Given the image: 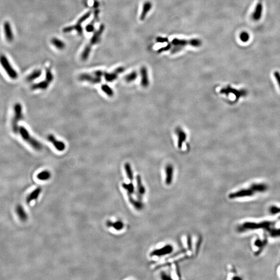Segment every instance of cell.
Instances as JSON below:
<instances>
[{
  "label": "cell",
  "mask_w": 280,
  "mask_h": 280,
  "mask_svg": "<svg viewBox=\"0 0 280 280\" xmlns=\"http://www.w3.org/2000/svg\"><path fill=\"white\" fill-rule=\"evenodd\" d=\"M171 44L173 46L171 48V53L172 54H174L181 51L185 46L188 45L195 47H200L202 45V41L198 38L186 40L175 38L172 40Z\"/></svg>",
  "instance_id": "6da1fadb"
},
{
  "label": "cell",
  "mask_w": 280,
  "mask_h": 280,
  "mask_svg": "<svg viewBox=\"0 0 280 280\" xmlns=\"http://www.w3.org/2000/svg\"><path fill=\"white\" fill-rule=\"evenodd\" d=\"M19 133L22 139L28 143L35 150H40L43 148L42 144L32 137L28 130L23 126H20L19 128Z\"/></svg>",
  "instance_id": "7a4b0ae2"
},
{
  "label": "cell",
  "mask_w": 280,
  "mask_h": 280,
  "mask_svg": "<svg viewBox=\"0 0 280 280\" xmlns=\"http://www.w3.org/2000/svg\"><path fill=\"white\" fill-rule=\"evenodd\" d=\"M23 119L22 107L19 103H17L14 106V116L12 121V126L13 132L17 133L19 132V127L18 122Z\"/></svg>",
  "instance_id": "3957f363"
},
{
  "label": "cell",
  "mask_w": 280,
  "mask_h": 280,
  "mask_svg": "<svg viewBox=\"0 0 280 280\" xmlns=\"http://www.w3.org/2000/svg\"><path fill=\"white\" fill-rule=\"evenodd\" d=\"M0 63L11 79L16 80L18 78V75L16 71L12 66L7 58L4 55H2L0 56Z\"/></svg>",
  "instance_id": "277c9868"
},
{
  "label": "cell",
  "mask_w": 280,
  "mask_h": 280,
  "mask_svg": "<svg viewBox=\"0 0 280 280\" xmlns=\"http://www.w3.org/2000/svg\"><path fill=\"white\" fill-rule=\"evenodd\" d=\"M53 80V75L51 72V70L50 68H46L45 80L42 81L41 82L33 84L31 86V89L32 90H46L48 88L50 83L52 82Z\"/></svg>",
  "instance_id": "5b68a950"
},
{
  "label": "cell",
  "mask_w": 280,
  "mask_h": 280,
  "mask_svg": "<svg viewBox=\"0 0 280 280\" xmlns=\"http://www.w3.org/2000/svg\"><path fill=\"white\" fill-rule=\"evenodd\" d=\"M91 13L90 12H89L87 13L86 14H84L81 18H80L78 19L76 24L72 26L66 27L65 28L63 29V32L65 33H67V32H71L72 30H75L76 31H77V32L79 34H82V29L81 24H82L83 22H84L86 19H87V18H88L90 17V16L91 15Z\"/></svg>",
  "instance_id": "8992f818"
},
{
  "label": "cell",
  "mask_w": 280,
  "mask_h": 280,
  "mask_svg": "<svg viewBox=\"0 0 280 280\" xmlns=\"http://www.w3.org/2000/svg\"><path fill=\"white\" fill-rule=\"evenodd\" d=\"M125 70V67H119L116 68L115 70L111 72V73H107V72H104L103 76L104 77V78L105 81L107 82H113L115 81L118 78V76L119 74L123 73Z\"/></svg>",
  "instance_id": "52a82bcc"
},
{
  "label": "cell",
  "mask_w": 280,
  "mask_h": 280,
  "mask_svg": "<svg viewBox=\"0 0 280 280\" xmlns=\"http://www.w3.org/2000/svg\"><path fill=\"white\" fill-rule=\"evenodd\" d=\"M173 247L172 245L170 244L166 245L165 247L162 248H158V249L153 250L150 253V256L161 257V256H165V255H168V254L171 253L173 251Z\"/></svg>",
  "instance_id": "ba28073f"
},
{
  "label": "cell",
  "mask_w": 280,
  "mask_h": 280,
  "mask_svg": "<svg viewBox=\"0 0 280 280\" xmlns=\"http://www.w3.org/2000/svg\"><path fill=\"white\" fill-rule=\"evenodd\" d=\"M78 79L81 81H86L91 83H99L101 82V78L95 76L94 74L82 73L80 75Z\"/></svg>",
  "instance_id": "9c48e42d"
},
{
  "label": "cell",
  "mask_w": 280,
  "mask_h": 280,
  "mask_svg": "<svg viewBox=\"0 0 280 280\" xmlns=\"http://www.w3.org/2000/svg\"><path fill=\"white\" fill-rule=\"evenodd\" d=\"M47 140L50 142L55 148L59 151H62L66 149V144L64 142L61 141H59L56 139L53 134H50L47 136Z\"/></svg>",
  "instance_id": "30bf717a"
},
{
  "label": "cell",
  "mask_w": 280,
  "mask_h": 280,
  "mask_svg": "<svg viewBox=\"0 0 280 280\" xmlns=\"http://www.w3.org/2000/svg\"><path fill=\"white\" fill-rule=\"evenodd\" d=\"M136 184H137V193L136 196L139 200H142V196L145 193V188L142 182L141 177L140 175L136 176Z\"/></svg>",
  "instance_id": "8fae6325"
},
{
  "label": "cell",
  "mask_w": 280,
  "mask_h": 280,
  "mask_svg": "<svg viewBox=\"0 0 280 280\" xmlns=\"http://www.w3.org/2000/svg\"><path fill=\"white\" fill-rule=\"evenodd\" d=\"M174 168L172 165H166L165 167V182L167 185H170L173 180Z\"/></svg>",
  "instance_id": "7c38bea8"
},
{
  "label": "cell",
  "mask_w": 280,
  "mask_h": 280,
  "mask_svg": "<svg viewBox=\"0 0 280 280\" xmlns=\"http://www.w3.org/2000/svg\"><path fill=\"white\" fill-rule=\"evenodd\" d=\"M141 76V83L143 87L147 88L149 85L148 70L145 66H142L140 70Z\"/></svg>",
  "instance_id": "4fadbf2b"
},
{
  "label": "cell",
  "mask_w": 280,
  "mask_h": 280,
  "mask_svg": "<svg viewBox=\"0 0 280 280\" xmlns=\"http://www.w3.org/2000/svg\"><path fill=\"white\" fill-rule=\"evenodd\" d=\"M4 31L6 40L11 42L14 39V35L11 24L8 21H5L4 24Z\"/></svg>",
  "instance_id": "5bb4252c"
},
{
  "label": "cell",
  "mask_w": 280,
  "mask_h": 280,
  "mask_svg": "<svg viewBox=\"0 0 280 280\" xmlns=\"http://www.w3.org/2000/svg\"><path fill=\"white\" fill-rule=\"evenodd\" d=\"M104 30V26L103 25H101L99 28L98 30L95 32L93 36L90 39V43L89 45L91 47V46H93L95 44H97L100 40L101 36L103 32V31Z\"/></svg>",
  "instance_id": "9a60e30c"
},
{
  "label": "cell",
  "mask_w": 280,
  "mask_h": 280,
  "mask_svg": "<svg viewBox=\"0 0 280 280\" xmlns=\"http://www.w3.org/2000/svg\"><path fill=\"white\" fill-rule=\"evenodd\" d=\"M175 133L178 136V148L181 149L183 146L184 142H185L187 138V134L181 128L177 127L175 129Z\"/></svg>",
  "instance_id": "2e32d148"
},
{
  "label": "cell",
  "mask_w": 280,
  "mask_h": 280,
  "mask_svg": "<svg viewBox=\"0 0 280 280\" xmlns=\"http://www.w3.org/2000/svg\"><path fill=\"white\" fill-rule=\"evenodd\" d=\"M16 212L19 219L22 222L27 220L28 216L23 207L21 205H18L16 208Z\"/></svg>",
  "instance_id": "e0dca14e"
},
{
  "label": "cell",
  "mask_w": 280,
  "mask_h": 280,
  "mask_svg": "<svg viewBox=\"0 0 280 280\" xmlns=\"http://www.w3.org/2000/svg\"><path fill=\"white\" fill-rule=\"evenodd\" d=\"M151 8H152V4L150 2L146 1L144 3V4L143 5L142 11V13L141 14L140 17V19L141 21L144 20L148 14Z\"/></svg>",
  "instance_id": "ac0fdd59"
},
{
  "label": "cell",
  "mask_w": 280,
  "mask_h": 280,
  "mask_svg": "<svg viewBox=\"0 0 280 280\" xmlns=\"http://www.w3.org/2000/svg\"><path fill=\"white\" fill-rule=\"evenodd\" d=\"M41 191H42V189L41 187H38L36 188L35 190H34L33 191L31 192L26 198L27 203L29 204L32 201H33V200H36L40 195Z\"/></svg>",
  "instance_id": "d6986e66"
},
{
  "label": "cell",
  "mask_w": 280,
  "mask_h": 280,
  "mask_svg": "<svg viewBox=\"0 0 280 280\" xmlns=\"http://www.w3.org/2000/svg\"><path fill=\"white\" fill-rule=\"evenodd\" d=\"M106 226L109 228H113L117 231H120L124 228V224L120 220L113 222L111 220H107L106 223Z\"/></svg>",
  "instance_id": "ffe728a7"
},
{
  "label": "cell",
  "mask_w": 280,
  "mask_h": 280,
  "mask_svg": "<svg viewBox=\"0 0 280 280\" xmlns=\"http://www.w3.org/2000/svg\"><path fill=\"white\" fill-rule=\"evenodd\" d=\"M130 203L137 210H141L144 208V204L140 200H135L132 197V194H127Z\"/></svg>",
  "instance_id": "44dd1931"
},
{
  "label": "cell",
  "mask_w": 280,
  "mask_h": 280,
  "mask_svg": "<svg viewBox=\"0 0 280 280\" xmlns=\"http://www.w3.org/2000/svg\"><path fill=\"white\" fill-rule=\"evenodd\" d=\"M263 5L260 2L257 4L253 14V18L255 21H258L261 19L263 14Z\"/></svg>",
  "instance_id": "7402d4cb"
},
{
  "label": "cell",
  "mask_w": 280,
  "mask_h": 280,
  "mask_svg": "<svg viewBox=\"0 0 280 280\" xmlns=\"http://www.w3.org/2000/svg\"><path fill=\"white\" fill-rule=\"evenodd\" d=\"M51 43L58 50H63L66 47L65 43L62 40L56 37L52 38Z\"/></svg>",
  "instance_id": "603a6c76"
},
{
  "label": "cell",
  "mask_w": 280,
  "mask_h": 280,
  "mask_svg": "<svg viewBox=\"0 0 280 280\" xmlns=\"http://www.w3.org/2000/svg\"><path fill=\"white\" fill-rule=\"evenodd\" d=\"M42 74V71L40 69L35 70L33 71L30 75L27 77V81L29 82H31L33 81L38 78Z\"/></svg>",
  "instance_id": "cb8c5ba5"
},
{
  "label": "cell",
  "mask_w": 280,
  "mask_h": 280,
  "mask_svg": "<svg viewBox=\"0 0 280 280\" xmlns=\"http://www.w3.org/2000/svg\"><path fill=\"white\" fill-rule=\"evenodd\" d=\"M51 178V173L48 170H44L37 175V178L41 181H45L48 180Z\"/></svg>",
  "instance_id": "d4e9b609"
},
{
  "label": "cell",
  "mask_w": 280,
  "mask_h": 280,
  "mask_svg": "<svg viewBox=\"0 0 280 280\" xmlns=\"http://www.w3.org/2000/svg\"><path fill=\"white\" fill-rule=\"evenodd\" d=\"M101 89L103 92H104L109 97H113L114 95L113 90L107 84H103L101 86Z\"/></svg>",
  "instance_id": "484cf974"
},
{
  "label": "cell",
  "mask_w": 280,
  "mask_h": 280,
  "mask_svg": "<svg viewBox=\"0 0 280 280\" xmlns=\"http://www.w3.org/2000/svg\"><path fill=\"white\" fill-rule=\"evenodd\" d=\"M125 170L127 178H128V179L130 181H132L133 180V173L131 166L130 165L129 163H127L125 164Z\"/></svg>",
  "instance_id": "4316f807"
},
{
  "label": "cell",
  "mask_w": 280,
  "mask_h": 280,
  "mask_svg": "<svg viewBox=\"0 0 280 280\" xmlns=\"http://www.w3.org/2000/svg\"><path fill=\"white\" fill-rule=\"evenodd\" d=\"M138 74L137 72L133 71L130 73L125 76V81L127 82H131L135 81L137 77Z\"/></svg>",
  "instance_id": "83f0119b"
},
{
  "label": "cell",
  "mask_w": 280,
  "mask_h": 280,
  "mask_svg": "<svg viewBox=\"0 0 280 280\" xmlns=\"http://www.w3.org/2000/svg\"><path fill=\"white\" fill-rule=\"evenodd\" d=\"M91 50V47L88 44L83 50L81 54V59L82 61H86L89 57Z\"/></svg>",
  "instance_id": "f1b7e54d"
},
{
  "label": "cell",
  "mask_w": 280,
  "mask_h": 280,
  "mask_svg": "<svg viewBox=\"0 0 280 280\" xmlns=\"http://www.w3.org/2000/svg\"><path fill=\"white\" fill-rule=\"evenodd\" d=\"M122 187L127 191V194H130L132 195L133 193H134V186L132 181H130V183L129 184L122 183Z\"/></svg>",
  "instance_id": "f546056e"
},
{
  "label": "cell",
  "mask_w": 280,
  "mask_h": 280,
  "mask_svg": "<svg viewBox=\"0 0 280 280\" xmlns=\"http://www.w3.org/2000/svg\"><path fill=\"white\" fill-rule=\"evenodd\" d=\"M240 38L242 42L246 43L249 40V35L247 32H243L240 35Z\"/></svg>",
  "instance_id": "4dcf8cb0"
},
{
  "label": "cell",
  "mask_w": 280,
  "mask_h": 280,
  "mask_svg": "<svg viewBox=\"0 0 280 280\" xmlns=\"http://www.w3.org/2000/svg\"><path fill=\"white\" fill-rule=\"evenodd\" d=\"M96 19H97V18H95V19L94 20L91 21L89 24H88L87 26H86V31L87 32H92L94 31V29H95V28H94V23H95V20Z\"/></svg>",
  "instance_id": "1f68e13d"
},
{
  "label": "cell",
  "mask_w": 280,
  "mask_h": 280,
  "mask_svg": "<svg viewBox=\"0 0 280 280\" xmlns=\"http://www.w3.org/2000/svg\"><path fill=\"white\" fill-rule=\"evenodd\" d=\"M171 43H169L166 46H165V47H163L161 48L158 50V53H161V52H163L164 51H167L168 50H171Z\"/></svg>",
  "instance_id": "d6a6232c"
},
{
  "label": "cell",
  "mask_w": 280,
  "mask_h": 280,
  "mask_svg": "<svg viewBox=\"0 0 280 280\" xmlns=\"http://www.w3.org/2000/svg\"><path fill=\"white\" fill-rule=\"evenodd\" d=\"M274 77L276 78V80H277V82H278V85H279V86L280 87V73L278 71H275L274 73Z\"/></svg>",
  "instance_id": "836d02e7"
},
{
  "label": "cell",
  "mask_w": 280,
  "mask_h": 280,
  "mask_svg": "<svg viewBox=\"0 0 280 280\" xmlns=\"http://www.w3.org/2000/svg\"><path fill=\"white\" fill-rule=\"evenodd\" d=\"M161 278L163 280H169V279H172V278L171 277H170V276L167 274L165 272H162L161 273Z\"/></svg>",
  "instance_id": "e575fe53"
},
{
  "label": "cell",
  "mask_w": 280,
  "mask_h": 280,
  "mask_svg": "<svg viewBox=\"0 0 280 280\" xmlns=\"http://www.w3.org/2000/svg\"><path fill=\"white\" fill-rule=\"evenodd\" d=\"M187 246H188V248L189 249H191V247H192V243H191V237H190V235H188V237H187Z\"/></svg>",
  "instance_id": "d590c367"
},
{
  "label": "cell",
  "mask_w": 280,
  "mask_h": 280,
  "mask_svg": "<svg viewBox=\"0 0 280 280\" xmlns=\"http://www.w3.org/2000/svg\"><path fill=\"white\" fill-rule=\"evenodd\" d=\"M156 41L158 43H165V42H167L168 41V38H164V37H158L157 39H156Z\"/></svg>",
  "instance_id": "8d00e7d4"
}]
</instances>
